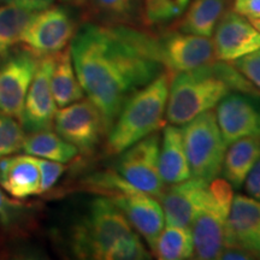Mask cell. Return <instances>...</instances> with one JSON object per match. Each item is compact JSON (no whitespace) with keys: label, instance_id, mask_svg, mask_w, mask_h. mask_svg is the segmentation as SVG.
I'll use <instances>...</instances> for the list:
<instances>
[{"label":"cell","instance_id":"23","mask_svg":"<svg viewBox=\"0 0 260 260\" xmlns=\"http://www.w3.org/2000/svg\"><path fill=\"white\" fill-rule=\"evenodd\" d=\"M232 0H194L182 19L181 31L210 38Z\"/></svg>","mask_w":260,"mask_h":260},{"label":"cell","instance_id":"26","mask_svg":"<svg viewBox=\"0 0 260 260\" xmlns=\"http://www.w3.org/2000/svg\"><path fill=\"white\" fill-rule=\"evenodd\" d=\"M95 14L111 24H128L140 15V0H90Z\"/></svg>","mask_w":260,"mask_h":260},{"label":"cell","instance_id":"16","mask_svg":"<svg viewBox=\"0 0 260 260\" xmlns=\"http://www.w3.org/2000/svg\"><path fill=\"white\" fill-rule=\"evenodd\" d=\"M109 199L123 211L132 226L135 228L153 251L165 224L161 205L155 198L133 187L132 189Z\"/></svg>","mask_w":260,"mask_h":260},{"label":"cell","instance_id":"30","mask_svg":"<svg viewBox=\"0 0 260 260\" xmlns=\"http://www.w3.org/2000/svg\"><path fill=\"white\" fill-rule=\"evenodd\" d=\"M39 171H40V194L48 191L53 188L57 183L61 175L65 171V165L63 162H58L53 160H47V159L37 158Z\"/></svg>","mask_w":260,"mask_h":260},{"label":"cell","instance_id":"3","mask_svg":"<svg viewBox=\"0 0 260 260\" xmlns=\"http://www.w3.org/2000/svg\"><path fill=\"white\" fill-rule=\"evenodd\" d=\"M170 73L160 74L129 96L107 136V153L121 154L165 126Z\"/></svg>","mask_w":260,"mask_h":260},{"label":"cell","instance_id":"19","mask_svg":"<svg viewBox=\"0 0 260 260\" xmlns=\"http://www.w3.org/2000/svg\"><path fill=\"white\" fill-rule=\"evenodd\" d=\"M260 159V138H242L229 145L225 151L222 172L233 188H241L249 171Z\"/></svg>","mask_w":260,"mask_h":260},{"label":"cell","instance_id":"14","mask_svg":"<svg viewBox=\"0 0 260 260\" xmlns=\"http://www.w3.org/2000/svg\"><path fill=\"white\" fill-rule=\"evenodd\" d=\"M214 56L217 60L235 61L260 48V31L249 19L229 10L214 28Z\"/></svg>","mask_w":260,"mask_h":260},{"label":"cell","instance_id":"11","mask_svg":"<svg viewBox=\"0 0 260 260\" xmlns=\"http://www.w3.org/2000/svg\"><path fill=\"white\" fill-rule=\"evenodd\" d=\"M158 57L168 73H186L216 59L210 38L176 31L157 39Z\"/></svg>","mask_w":260,"mask_h":260},{"label":"cell","instance_id":"29","mask_svg":"<svg viewBox=\"0 0 260 260\" xmlns=\"http://www.w3.org/2000/svg\"><path fill=\"white\" fill-rule=\"evenodd\" d=\"M151 255L140 237L134 234L128 239L119 242L106 256V260H144Z\"/></svg>","mask_w":260,"mask_h":260},{"label":"cell","instance_id":"12","mask_svg":"<svg viewBox=\"0 0 260 260\" xmlns=\"http://www.w3.org/2000/svg\"><path fill=\"white\" fill-rule=\"evenodd\" d=\"M216 118L226 146L242 138H260V96L228 94L217 105Z\"/></svg>","mask_w":260,"mask_h":260},{"label":"cell","instance_id":"1","mask_svg":"<svg viewBox=\"0 0 260 260\" xmlns=\"http://www.w3.org/2000/svg\"><path fill=\"white\" fill-rule=\"evenodd\" d=\"M70 52L81 87L99 109L107 133L129 96L160 75L157 38L125 25L84 24Z\"/></svg>","mask_w":260,"mask_h":260},{"label":"cell","instance_id":"28","mask_svg":"<svg viewBox=\"0 0 260 260\" xmlns=\"http://www.w3.org/2000/svg\"><path fill=\"white\" fill-rule=\"evenodd\" d=\"M25 136V130L16 118L0 113V158L21 151Z\"/></svg>","mask_w":260,"mask_h":260},{"label":"cell","instance_id":"34","mask_svg":"<svg viewBox=\"0 0 260 260\" xmlns=\"http://www.w3.org/2000/svg\"><path fill=\"white\" fill-rule=\"evenodd\" d=\"M19 207H21V205L16 203V201L9 200L5 197V194L3 193V190L0 189V222L4 224L9 223L11 220L12 214Z\"/></svg>","mask_w":260,"mask_h":260},{"label":"cell","instance_id":"33","mask_svg":"<svg viewBox=\"0 0 260 260\" xmlns=\"http://www.w3.org/2000/svg\"><path fill=\"white\" fill-rule=\"evenodd\" d=\"M246 190L251 197L260 199V159L255 162L254 167L249 171L246 181Z\"/></svg>","mask_w":260,"mask_h":260},{"label":"cell","instance_id":"13","mask_svg":"<svg viewBox=\"0 0 260 260\" xmlns=\"http://www.w3.org/2000/svg\"><path fill=\"white\" fill-rule=\"evenodd\" d=\"M56 54V53H54ZM54 54L41 56L38 69L29 87L19 121L29 133L51 129L53 126L57 104L51 87Z\"/></svg>","mask_w":260,"mask_h":260},{"label":"cell","instance_id":"17","mask_svg":"<svg viewBox=\"0 0 260 260\" xmlns=\"http://www.w3.org/2000/svg\"><path fill=\"white\" fill-rule=\"evenodd\" d=\"M0 186L14 199L40 194V171L32 155L0 158Z\"/></svg>","mask_w":260,"mask_h":260},{"label":"cell","instance_id":"40","mask_svg":"<svg viewBox=\"0 0 260 260\" xmlns=\"http://www.w3.org/2000/svg\"><path fill=\"white\" fill-rule=\"evenodd\" d=\"M0 2L4 3V4H12V2H14V0H0Z\"/></svg>","mask_w":260,"mask_h":260},{"label":"cell","instance_id":"27","mask_svg":"<svg viewBox=\"0 0 260 260\" xmlns=\"http://www.w3.org/2000/svg\"><path fill=\"white\" fill-rule=\"evenodd\" d=\"M189 0H144V16L148 24H164L183 15Z\"/></svg>","mask_w":260,"mask_h":260},{"label":"cell","instance_id":"15","mask_svg":"<svg viewBox=\"0 0 260 260\" xmlns=\"http://www.w3.org/2000/svg\"><path fill=\"white\" fill-rule=\"evenodd\" d=\"M209 183L200 178L170 184L160 197L164 218L169 225L190 228L209 197Z\"/></svg>","mask_w":260,"mask_h":260},{"label":"cell","instance_id":"21","mask_svg":"<svg viewBox=\"0 0 260 260\" xmlns=\"http://www.w3.org/2000/svg\"><path fill=\"white\" fill-rule=\"evenodd\" d=\"M51 87L58 107H64L83 99L84 92L75 71L70 46L54 54Z\"/></svg>","mask_w":260,"mask_h":260},{"label":"cell","instance_id":"37","mask_svg":"<svg viewBox=\"0 0 260 260\" xmlns=\"http://www.w3.org/2000/svg\"><path fill=\"white\" fill-rule=\"evenodd\" d=\"M240 247L249 251L254 256H259L260 258V228L247 237Z\"/></svg>","mask_w":260,"mask_h":260},{"label":"cell","instance_id":"36","mask_svg":"<svg viewBox=\"0 0 260 260\" xmlns=\"http://www.w3.org/2000/svg\"><path fill=\"white\" fill-rule=\"evenodd\" d=\"M54 0H14L12 4L22 6V8L30 10V11H40L53 4Z\"/></svg>","mask_w":260,"mask_h":260},{"label":"cell","instance_id":"18","mask_svg":"<svg viewBox=\"0 0 260 260\" xmlns=\"http://www.w3.org/2000/svg\"><path fill=\"white\" fill-rule=\"evenodd\" d=\"M159 172L167 184H175L191 177L183 133L177 125L165 126L162 132L159 149Z\"/></svg>","mask_w":260,"mask_h":260},{"label":"cell","instance_id":"38","mask_svg":"<svg viewBox=\"0 0 260 260\" xmlns=\"http://www.w3.org/2000/svg\"><path fill=\"white\" fill-rule=\"evenodd\" d=\"M63 2L71 3V4H75V5H82L86 0H63Z\"/></svg>","mask_w":260,"mask_h":260},{"label":"cell","instance_id":"22","mask_svg":"<svg viewBox=\"0 0 260 260\" xmlns=\"http://www.w3.org/2000/svg\"><path fill=\"white\" fill-rule=\"evenodd\" d=\"M22 149L32 157L58 162H69L79 154V149L51 129L29 133Z\"/></svg>","mask_w":260,"mask_h":260},{"label":"cell","instance_id":"9","mask_svg":"<svg viewBox=\"0 0 260 260\" xmlns=\"http://www.w3.org/2000/svg\"><path fill=\"white\" fill-rule=\"evenodd\" d=\"M40 57L22 46L0 60V113L19 119Z\"/></svg>","mask_w":260,"mask_h":260},{"label":"cell","instance_id":"5","mask_svg":"<svg viewBox=\"0 0 260 260\" xmlns=\"http://www.w3.org/2000/svg\"><path fill=\"white\" fill-rule=\"evenodd\" d=\"M234 198L233 187L226 180L214 178L209 183V197L191 224L195 259H219L225 247V226Z\"/></svg>","mask_w":260,"mask_h":260},{"label":"cell","instance_id":"8","mask_svg":"<svg viewBox=\"0 0 260 260\" xmlns=\"http://www.w3.org/2000/svg\"><path fill=\"white\" fill-rule=\"evenodd\" d=\"M76 34V23L64 8L50 6L31 16L19 42L38 56L54 54L67 48Z\"/></svg>","mask_w":260,"mask_h":260},{"label":"cell","instance_id":"2","mask_svg":"<svg viewBox=\"0 0 260 260\" xmlns=\"http://www.w3.org/2000/svg\"><path fill=\"white\" fill-rule=\"evenodd\" d=\"M232 92L260 96V92L232 64L212 61L198 69L178 73L170 82L168 121L183 125L200 113L210 111Z\"/></svg>","mask_w":260,"mask_h":260},{"label":"cell","instance_id":"7","mask_svg":"<svg viewBox=\"0 0 260 260\" xmlns=\"http://www.w3.org/2000/svg\"><path fill=\"white\" fill-rule=\"evenodd\" d=\"M160 136L157 132L122 152L116 171L136 189L160 199L165 183L159 172Z\"/></svg>","mask_w":260,"mask_h":260},{"label":"cell","instance_id":"10","mask_svg":"<svg viewBox=\"0 0 260 260\" xmlns=\"http://www.w3.org/2000/svg\"><path fill=\"white\" fill-rule=\"evenodd\" d=\"M53 125L56 133L83 153L92 152L107 133L102 113L89 99L57 110Z\"/></svg>","mask_w":260,"mask_h":260},{"label":"cell","instance_id":"4","mask_svg":"<svg viewBox=\"0 0 260 260\" xmlns=\"http://www.w3.org/2000/svg\"><path fill=\"white\" fill-rule=\"evenodd\" d=\"M134 234L123 211L109 198L99 197L92 201L87 216L75 226L71 247L77 258L106 260L119 242Z\"/></svg>","mask_w":260,"mask_h":260},{"label":"cell","instance_id":"39","mask_svg":"<svg viewBox=\"0 0 260 260\" xmlns=\"http://www.w3.org/2000/svg\"><path fill=\"white\" fill-rule=\"evenodd\" d=\"M251 22L253 23V25H254V27L260 31V19H253Z\"/></svg>","mask_w":260,"mask_h":260},{"label":"cell","instance_id":"20","mask_svg":"<svg viewBox=\"0 0 260 260\" xmlns=\"http://www.w3.org/2000/svg\"><path fill=\"white\" fill-rule=\"evenodd\" d=\"M260 228V200L245 195L233 198L225 226V246L241 243Z\"/></svg>","mask_w":260,"mask_h":260},{"label":"cell","instance_id":"6","mask_svg":"<svg viewBox=\"0 0 260 260\" xmlns=\"http://www.w3.org/2000/svg\"><path fill=\"white\" fill-rule=\"evenodd\" d=\"M182 128L191 177L211 182L222 172L226 144L212 110L200 113Z\"/></svg>","mask_w":260,"mask_h":260},{"label":"cell","instance_id":"32","mask_svg":"<svg viewBox=\"0 0 260 260\" xmlns=\"http://www.w3.org/2000/svg\"><path fill=\"white\" fill-rule=\"evenodd\" d=\"M234 10L249 19H260V0H234Z\"/></svg>","mask_w":260,"mask_h":260},{"label":"cell","instance_id":"25","mask_svg":"<svg viewBox=\"0 0 260 260\" xmlns=\"http://www.w3.org/2000/svg\"><path fill=\"white\" fill-rule=\"evenodd\" d=\"M190 228L169 225L159 234L153 253L161 260H184L193 256Z\"/></svg>","mask_w":260,"mask_h":260},{"label":"cell","instance_id":"31","mask_svg":"<svg viewBox=\"0 0 260 260\" xmlns=\"http://www.w3.org/2000/svg\"><path fill=\"white\" fill-rule=\"evenodd\" d=\"M233 63L234 67L260 92V48Z\"/></svg>","mask_w":260,"mask_h":260},{"label":"cell","instance_id":"24","mask_svg":"<svg viewBox=\"0 0 260 260\" xmlns=\"http://www.w3.org/2000/svg\"><path fill=\"white\" fill-rule=\"evenodd\" d=\"M34 14V11L15 4L0 6V60L18 44L22 32Z\"/></svg>","mask_w":260,"mask_h":260},{"label":"cell","instance_id":"35","mask_svg":"<svg viewBox=\"0 0 260 260\" xmlns=\"http://www.w3.org/2000/svg\"><path fill=\"white\" fill-rule=\"evenodd\" d=\"M254 255L247 249L242 248L240 246H225L224 249L220 253L219 259H230V260H237V259H252Z\"/></svg>","mask_w":260,"mask_h":260}]
</instances>
